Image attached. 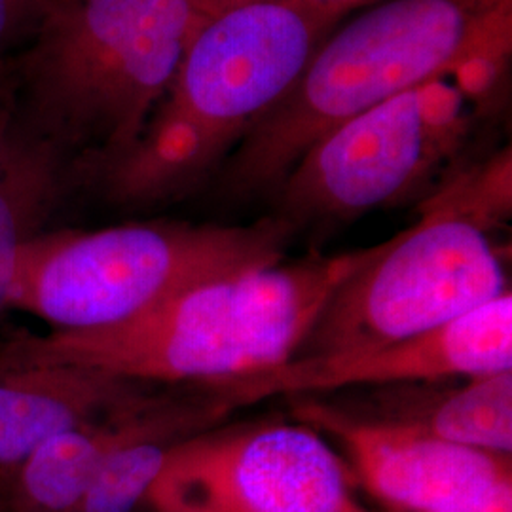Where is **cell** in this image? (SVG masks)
I'll list each match as a JSON object with an SVG mask.
<instances>
[{
  "label": "cell",
  "instance_id": "13",
  "mask_svg": "<svg viewBox=\"0 0 512 512\" xmlns=\"http://www.w3.org/2000/svg\"><path fill=\"white\" fill-rule=\"evenodd\" d=\"M73 186V158L29 133L10 107L0 122V313L10 308L25 247Z\"/></svg>",
  "mask_w": 512,
  "mask_h": 512
},
{
  "label": "cell",
  "instance_id": "10",
  "mask_svg": "<svg viewBox=\"0 0 512 512\" xmlns=\"http://www.w3.org/2000/svg\"><path fill=\"white\" fill-rule=\"evenodd\" d=\"M294 414L340 440L366 490L399 511H435L512 475L511 456L452 444L399 421L359 418L315 401L298 404Z\"/></svg>",
  "mask_w": 512,
  "mask_h": 512
},
{
  "label": "cell",
  "instance_id": "14",
  "mask_svg": "<svg viewBox=\"0 0 512 512\" xmlns=\"http://www.w3.org/2000/svg\"><path fill=\"white\" fill-rule=\"evenodd\" d=\"M226 410L207 393L202 399H181L164 420L118 446L82 501L80 512H137L164 471L175 444L202 433Z\"/></svg>",
  "mask_w": 512,
  "mask_h": 512
},
{
  "label": "cell",
  "instance_id": "22",
  "mask_svg": "<svg viewBox=\"0 0 512 512\" xmlns=\"http://www.w3.org/2000/svg\"><path fill=\"white\" fill-rule=\"evenodd\" d=\"M0 512H6L4 511V501H2V490H0Z\"/></svg>",
  "mask_w": 512,
  "mask_h": 512
},
{
  "label": "cell",
  "instance_id": "18",
  "mask_svg": "<svg viewBox=\"0 0 512 512\" xmlns=\"http://www.w3.org/2000/svg\"><path fill=\"white\" fill-rule=\"evenodd\" d=\"M429 512H512V475Z\"/></svg>",
  "mask_w": 512,
  "mask_h": 512
},
{
  "label": "cell",
  "instance_id": "12",
  "mask_svg": "<svg viewBox=\"0 0 512 512\" xmlns=\"http://www.w3.org/2000/svg\"><path fill=\"white\" fill-rule=\"evenodd\" d=\"M175 397L148 395L105 420L80 425L44 442L16 467L0 471L6 512H80L110 454L164 420Z\"/></svg>",
  "mask_w": 512,
  "mask_h": 512
},
{
  "label": "cell",
  "instance_id": "4",
  "mask_svg": "<svg viewBox=\"0 0 512 512\" xmlns=\"http://www.w3.org/2000/svg\"><path fill=\"white\" fill-rule=\"evenodd\" d=\"M512 54V0H385L334 27L224 162L232 196L279 188L329 131L465 63Z\"/></svg>",
  "mask_w": 512,
  "mask_h": 512
},
{
  "label": "cell",
  "instance_id": "15",
  "mask_svg": "<svg viewBox=\"0 0 512 512\" xmlns=\"http://www.w3.org/2000/svg\"><path fill=\"white\" fill-rule=\"evenodd\" d=\"M382 420L399 421L440 440L511 456L512 370L467 378V384L420 403L393 404Z\"/></svg>",
  "mask_w": 512,
  "mask_h": 512
},
{
  "label": "cell",
  "instance_id": "1",
  "mask_svg": "<svg viewBox=\"0 0 512 512\" xmlns=\"http://www.w3.org/2000/svg\"><path fill=\"white\" fill-rule=\"evenodd\" d=\"M342 18L302 0H220L137 141L74 165V183L124 207L190 194L293 86Z\"/></svg>",
  "mask_w": 512,
  "mask_h": 512
},
{
  "label": "cell",
  "instance_id": "17",
  "mask_svg": "<svg viewBox=\"0 0 512 512\" xmlns=\"http://www.w3.org/2000/svg\"><path fill=\"white\" fill-rule=\"evenodd\" d=\"M44 2L46 0H0V57L33 33Z\"/></svg>",
  "mask_w": 512,
  "mask_h": 512
},
{
  "label": "cell",
  "instance_id": "8",
  "mask_svg": "<svg viewBox=\"0 0 512 512\" xmlns=\"http://www.w3.org/2000/svg\"><path fill=\"white\" fill-rule=\"evenodd\" d=\"M150 509L194 512H361L348 471L308 425L194 435L173 446Z\"/></svg>",
  "mask_w": 512,
  "mask_h": 512
},
{
  "label": "cell",
  "instance_id": "11",
  "mask_svg": "<svg viewBox=\"0 0 512 512\" xmlns=\"http://www.w3.org/2000/svg\"><path fill=\"white\" fill-rule=\"evenodd\" d=\"M143 385L86 366L0 368V471L65 431L143 401Z\"/></svg>",
  "mask_w": 512,
  "mask_h": 512
},
{
  "label": "cell",
  "instance_id": "7",
  "mask_svg": "<svg viewBox=\"0 0 512 512\" xmlns=\"http://www.w3.org/2000/svg\"><path fill=\"white\" fill-rule=\"evenodd\" d=\"M475 122L448 76L397 93L329 131L279 190V219L342 220L399 202L465 143Z\"/></svg>",
  "mask_w": 512,
  "mask_h": 512
},
{
  "label": "cell",
  "instance_id": "21",
  "mask_svg": "<svg viewBox=\"0 0 512 512\" xmlns=\"http://www.w3.org/2000/svg\"><path fill=\"white\" fill-rule=\"evenodd\" d=\"M152 512H194V511H186V509H173V507H165V509H152Z\"/></svg>",
  "mask_w": 512,
  "mask_h": 512
},
{
  "label": "cell",
  "instance_id": "6",
  "mask_svg": "<svg viewBox=\"0 0 512 512\" xmlns=\"http://www.w3.org/2000/svg\"><path fill=\"white\" fill-rule=\"evenodd\" d=\"M488 232L473 220L421 205L410 228L344 281L296 357L376 348L458 319L507 293Z\"/></svg>",
  "mask_w": 512,
  "mask_h": 512
},
{
  "label": "cell",
  "instance_id": "2",
  "mask_svg": "<svg viewBox=\"0 0 512 512\" xmlns=\"http://www.w3.org/2000/svg\"><path fill=\"white\" fill-rule=\"evenodd\" d=\"M382 245L222 277L112 327L16 336L0 348V368L86 366L202 387L264 372L298 355L332 294Z\"/></svg>",
  "mask_w": 512,
  "mask_h": 512
},
{
  "label": "cell",
  "instance_id": "20",
  "mask_svg": "<svg viewBox=\"0 0 512 512\" xmlns=\"http://www.w3.org/2000/svg\"><path fill=\"white\" fill-rule=\"evenodd\" d=\"M302 2H308V4L317 6V8H325V10H332L336 14L346 16L348 12L355 10L357 6L365 4L368 0H302Z\"/></svg>",
  "mask_w": 512,
  "mask_h": 512
},
{
  "label": "cell",
  "instance_id": "16",
  "mask_svg": "<svg viewBox=\"0 0 512 512\" xmlns=\"http://www.w3.org/2000/svg\"><path fill=\"white\" fill-rule=\"evenodd\" d=\"M423 205L450 211L473 220L488 232L495 222L511 215V152L509 148L488 164L476 165L459 173Z\"/></svg>",
  "mask_w": 512,
  "mask_h": 512
},
{
  "label": "cell",
  "instance_id": "5",
  "mask_svg": "<svg viewBox=\"0 0 512 512\" xmlns=\"http://www.w3.org/2000/svg\"><path fill=\"white\" fill-rule=\"evenodd\" d=\"M291 234L279 217L247 226L152 220L44 232L21 255L10 308L61 332L112 327L203 283L281 262Z\"/></svg>",
  "mask_w": 512,
  "mask_h": 512
},
{
  "label": "cell",
  "instance_id": "3",
  "mask_svg": "<svg viewBox=\"0 0 512 512\" xmlns=\"http://www.w3.org/2000/svg\"><path fill=\"white\" fill-rule=\"evenodd\" d=\"M220 0H46L8 55L12 114L73 165L131 147Z\"/></svg>",
  "mask_w": 512,
  "mask_h": 512
},
{
  "label": "cell",
  "instance_id": "23",
  "mask_svg": "<svg viewBox=\"0 0 512 512\" xmlns=\"http://www.w3.org/2000/svg\"><path fill=\"white\" fill-rule=\"evenodd\" d=\"M361 512H370V511H366V509H363V511H361Z\"/></svg>",
  "mask_w": 512,
  "mask_h": 512
},
{
  "label": "cell",
  "instance_id": "9",
  "mask_svg": "<svg viewBox=\"0 0 512 512\" xmlns=\"http://www.w3.org/2000/svg\"><path fill=\"white\" fill-rule=\"evenodd\" d=\"M512 370L511 291L439 329L376 348L293 357L264 372L203 385L226 412L281 395H313L357 385L476 378Z\"/></svg>",
  "mask_w": 512,
  "mask_h": 512
},
{
  "label": "cell",
  "instance_id": "19",
  "mask_svg": "<svg viewBox=\"0 0 512 512\" xmlns=\"http://www.w3.org/2000/svg\"><path fill=\"white\" fill-rule=\"evenodd\" d=\"M12 107V80L8 71V55L0 57V122Z\"/></svg>",
  "mask_w": 512,
  "mask_h": 512
}]
</instances>
